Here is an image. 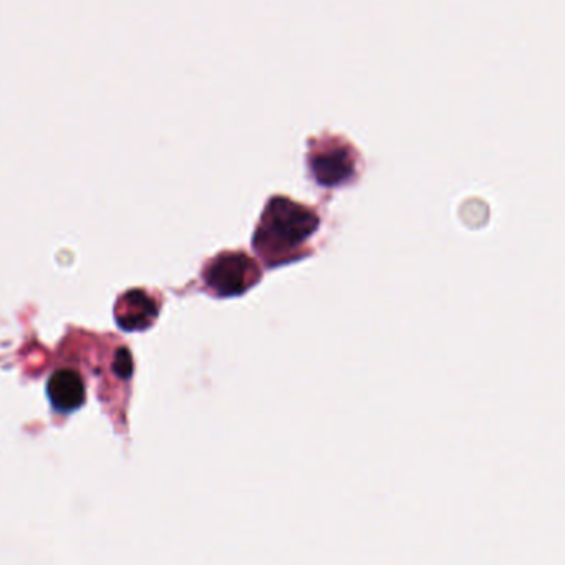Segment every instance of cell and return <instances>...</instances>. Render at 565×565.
Returning a JSON list of instances; mask_svg holds the SVG:
<instances>
[{"instance_id":"cell-1","label":"cell","mask_w":565,"mask_h":565,"mask_svg":"<svg viewBox=\"0 0 565 565\" xmlns=\"http://www.w3.org/2000/svg\"><path fill=\"white\" fill-rule=\"evenodd\" d=\"M320 226L319 214L285 196L269 199L252 239L254 251L267 267H277L300 257V249Z\"/></svg>"},{"instance_id":"cell-2","label":"cell","mask_w":565,"mask_h":565,"mask_svg":"<svg viewBox=\"0 0 565 565\" xmlns=\"http://www.w3.org/2000/svg\"><path fill=\"white\" fill-rule=\"evenodd\" d=\"M261 279V267L246 252H223L203 271L204 285L219 299L246 294Z\"/></svg>"},{"instance_id":"cell-3","label":"cell","mask_w":565,"mask_h":565,"mask_svg":"<svg viewBox=\"0 0 565 565\" xmlns=\"http://www.w3.org/2000/svg\"><path fill=\"white\" fill-rule=\"evenodd\" d=\"M307 165L317 184L335 188L357 174V151L342 138L312 140Z\"/></svg>"},{"instance_id":"cell-4","label":"cell","mask_w":565,"mask_h":565,"mask_svg":"<svg viewBox=\"0 0 565 565\" xmlns=\"http://www.w3.org/2000/svg\"><path fill=\"white\" fill-rule=\"evenodd\" d=\"M47 398L54 411L68 415L82 408L87 400V385L73 368H57L47 380Z\"/></svg>"},{"instance_id":"cell-5","label":"cell","mask_w":565,"mask_h":565,"mask_svg":"<svg viewBox=\"0 0 565 565\" xmlns=\"http://www.w3.org/2000/svg\"><path fill=\"white\" fill-rule=\"evenodd\" d=\"M115 319L126 332L148 329L158 319V304L145 290H130L118 300Z\"/></svg>"},{"instance_id":"cell-6","label":"cell","mask_w":565,"mask_h":565,"mask_svg":"<svg viewBox=\"0 0 565 565\" xmlns=\"http://www.w3.org/2000/svg\"><path fill=\"white\" fill-rule=\"evenodd\" d=\"M113 372L121 380H128L133 375V358H131L128 348H120L116 352L115 362H113Z\"/></svg>"}]
</instances>
